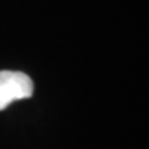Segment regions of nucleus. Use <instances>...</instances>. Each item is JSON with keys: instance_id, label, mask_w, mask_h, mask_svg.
<instances>
[{"instance_id": "nucleus-1", "label": "nucleus", "mask_w": 149, "mask_h": 149, "mask_svg": "<svg viewBox=\"0 0 149 149\" xmlns=\"http://www.w3.org/2000/svg\"><path fill=\"white\" fill-rule=\"evenodd\" d=\"M33 95V81L22 71H0V111L13 101L27 100Z\"/></svg>"}]
</instances>
